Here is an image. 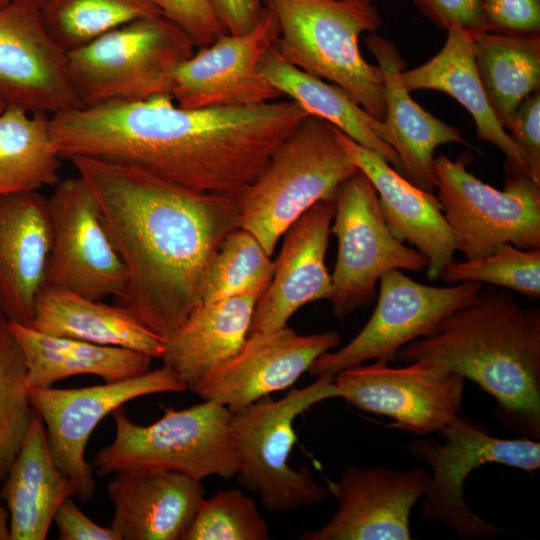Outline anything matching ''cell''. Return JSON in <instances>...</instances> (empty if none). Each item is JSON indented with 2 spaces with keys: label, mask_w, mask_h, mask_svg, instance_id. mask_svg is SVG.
Segmentation results:
<instances>
[{
  "label": "cell",
  "mask_w": 540,
  "mask_h": 540,
  "mask_svg": "<svg viewBox=\"0 0 540 540\" xmlns=\"http://www.w3.org/2000/svg\"><path fill=\"white\" fill-rule=\"evenodd\" d=\"M307 112L292 100L189 109L171 95L50 117L61 157L132 166L175 185L239 199Z\"/></svg>",
  "instance_id": "1"
},
{
  "label": "cell",
  "mask_w": 540,
  "mask_h": 540,
  "mask_svg": "<svg viewBox=\"0 0 540 540\" xmlns=\"http://www.w3.org/2000/svg\"><path fill=\"white\" fill-rule=\"evenodd\" d=\"M70 160L93 192L126 270V289L116 303L167 338L202 302L208 267L226 236L239 228V200L120 163Z\"/></svg>",
  "instance_id": "2"
},
{
  "label": "cell",
  "mask_w": 540,
  "mask_h": 540,
  "mask_svg": "<svg viewBox=\"0 0 540 540\" xmlns=\"http://www.w3.org/2000/svg\"><path fill=\"white\" fill-rule=\"evenodd\" d=\"M392 360L430 362L473 381L494 398L505 428L539 440L540 309L522 306L510 291L482 289Z\"/></svg>",
  "instance_id": "3"
},
{
  "label": "cell",
  "mask_w": 540,
  "mask_h": 540,
  "mask_svg": "<svg viewBox=\"0 0 540 540\" xmlns=\"http://www.w3.org/2000/svg\"><path fill=\"white\" fill-rule=\"evenodd\" d=\"M276 17V53L302 71L336 84L382 121L384 84L379 67L363 57L359 39L383 19L372 0H263Z\"/></svg>",
  "instance_id": "4"
},
{
  "label": "cell",
  "mask_w": 540,
  "mask_h": 540,
  "mask_svg": "<svg viewBox=\"0 0 540 540\" xmlns=\"http://www.w3.org/2000/svg\"><path fill=\"white\" fill-rule=\"evenodd\" d=\"M359 169L340 131L308 115L272 153L239 197V227L250 231L271 256L280 237L319 201H334L338 187Z\"/></svg>",
  "instance_id": "5"
},
{
  "label": "cell",
  "mask_w": 540,
  "mask_h": 540,
  "mask_svg": "<svg viewBox=\"0 0 540 540\" xmlns=\"http://www.w3.org/2000/svg\"><path fill=\"white\" fill-rule=\"evenodd\" d=\"M333 378L318 376L279 400L263 398L231 412L236 475L242 486L259 495L268 511L288 512L330 496L327 485L317 483L307 466L291 467L289 456L297 440L296 418L317 403L337 398Z\"/></svg>",
  "instance_id": "6"
},
{
  "label": "cell",
  "mask_w": 540,
  "mask_h": 540,
  "mask_svg": "<svg viewBox=\"0 0 540 540\" xmlns=\"http://www.w3.org/2000/svg\"><path fill=\"white\" fill-rule=\"evenodd\" d=\"M112 417L113 441L92 463L98 476L141 469L175 471L199 481L236 475L231 412L221 404L203 400L185 409L163 407L161 418L149 425L133 422L123 406Z\"/></svg>",
  "instance_id": "7"
},
{
  "label": "cell",
  "mask_w": 540,
  "mask_h": 540,
  "mask_svg": "<svg viewBox=\"0 0 540 540\" xmlns=\"http://www.w3.org/2000/svg\"><path fill=\"white\" fill-rule=\"evenodd\" d=\"M189 37L163 16L143 17L66 53L82 106L171 95L177 67L193 55Z\"/></svg>",
  "instance_id": "8"
},
{
  "label": "cell",
  "mask_w": 540,
  "mask_h": 540,
  "mask_svg": "<svg viewBox=\"0 0 540 540\" xmlns=\"http://www.w3.org/2000/svg\"><path fill=\"white\" fill-rule=\"evenodd\" d=\"M437 433L440 442L420 438L410 446L413 456L432 469L421 504V517L454 529L466 540L489 539L507 533L468 508L464 482L474 469L489 463L525 471L539 469V441L526 437H494L481 422L459 414Z\"/></svg>",
  "instance_id": "9"
},
{
  "label": "cell",
  "mask_w": 540,
  "mask_h": 540,
  "mask_svg": "<svg viewBox=\"0 0 540 540\" xmlns=\"http://www.w3.org/2000/svg\"><path fill=\"white\" fill-rule=\"evenodd\" d=\"M471 156L434 157L437 198L465 259L480 258L501 244L540 249V185L507 170L504 189L484 183L467 169Z\"/></svg>",
  "instance_id": "10"
},
{
  "label": "cell",
  "mask_w": 540,
  "mask_h": 540,
  "mask_svg": "<svg viewBox=\"0 0 540 540\" xmlns=\"http://www.w3.org/2000/svg\"><path fill=\"white\" fill-rule=\"evenodd\" d=\"M330 233L337 238L338 252L329 300L339 319L370 305L386 272L427 269L428 259L392 233L374 186L360 170L336 191Z\"/></svg>",
  "instance_id": "11"
},
{
  "label": "cell",
  "mask_w": 540,
  "mask_h": 540,
  "mask_svg": "<svg viewBox=\"0 0 540 540\" xmlns=\"http://www.w3.org/2000/svg\"><path fill=\"white\" fill-rule=\"evenodd\" d=\"M378 286L377 304L365 326L342 348L319 356L310 375L333 377L371 360L391 361L400 348L431 335L445 317L473 302L483 289L477 282L425 285L398 269L386 272Z\"/></svg>",
  "instance_id": "12"
},
{
  "label": "cell",
  "mask_w": 540,
  "mask_h": 540,
  "mask_svg": "<svg viewBox=\"0 0 540 540\" xmlns=\"http://www.w3.org/2000/svg\"><path fill=\"white\" fill-rule=\"evenodd\" d=\"M185 384L168 367L121 381L82 388L28 386L33 408L46 429L51 454L73 482L76 497L88 502L95 494L94 469L86 461L90 435L108 414L136 398L158 393H180Z\"/></svg>",
  "instance_id": "13"
},
{
  "label": "cell",
  "mask_w": 540,
  "mask_h": 540,
  "mask_svg": "<svg viewBox=\"0 0 540 540\" xmlns=\"http://www.w3.org/2000/svg\"><path fill=\"white\" fill-rule=\"evenodd\" d=\"M385 358L334 375L337 398L384 416L393 426L420 437L437 432L461 411L465 379L444 367L414 361L389 366Z\"/></svg>",
  "instance_id": "14"
},
{
  "label": "cell",
  "mask_w": 540,
  "mask_h": 540,
  "mask_svg": "<svg viewBox=\"0 0 540 540\" xmlns=\"http://www.w3.org/2000/svg\"><path fill=\"white\" fill-rule=\"evenodd\" d=\"M47 200L52 243L46 284L95 301L119 299L126 270L87 183L79 175L59 181Z\"/></svg>",
  "instance_id": "15"
},
{
  "label": "cell",
  "mask_w": 540,
  "mask_h": 540,
  "mask_svg": "<svg viewBox=\"0 0 540 540\" xmlns=\"http://www.w3.org/2000/svg\"><path fill=\"white\" fill-rule=\"evenodd\" d=\"M279 36L274 14L264 6L256 25L241 35L224 34L181 63L171 96L183 108L248 106L282 95L260 73L259 64Z\"/></svg>",
  "instance_id": "16"
},
{
  "label": "cell",
  "mask_w": 540,
  "mask_h": 540,
  "mask_svg": "<svg viewBox=\"0 0 540 540\" xmlns=\"http://www.w3.org/2000/svg\"><path fill=\"white\" fill-rule=\"evenodd\" d=\"M0 99L48 116L82 106L68 77L66 52L44 28L35 0L0 6Z\"/></svg>",
  "instance_id": "17"
},
{
  "label": "cell",
  "mask_w": 540,
  "mask_h": 540,
  "mask_svg": "<svg viewBox=\"0 0 540 540\" xmlns=\"http://www.w3.org/2000/svg\"><path fill=\"white\" fill-rule=\"evenodd\" d=\"M340 340L334 331L300 335L287 325L248 335L242 346L213 368L193 393L235 412L291 387Z\"/></svg>",
  "instance_id": "18"
},
{
  "label": "cell",
  "mask_w": 540,
  "mask_h": 540,
  "mask_svg": "<svg viewBox=\"0 0 540 540\" xmlns=\"http://www.w3.org/2000/svg\"><path fill=\"white\" fill-rule=\"evenodd\" d=\"M430 473L421 467L400 471L352 466L327 484L338 508L304 540H409L410 514L425 495Z\"/></svg>",
  "instance_id": "19"
},
{
  "label": "cell",
  "mask_w": 540,
  "mask_h": 540,
  "mask_svg": "<svg viewBox=\"0 0 540 540\" xmlns=\"http://www.w3.org/2000/svg\"><path fill=\"white\" fill-rule=\"evenodd\" d=\"M333 216L334 201H319L284 233L273 274L256 303L248 335L284 327L302 306L330 299L332 280L325 259Z\"/></svg>",
  "instance_id": "20"
},
{
  "label": "cell",
  "mask_w": 540,
  "mask_h": 540,
  "mask_svg": "<svg viewBox=\"0 0 540 540\" xmlns=\"http://www.w3.org/2000/svg\"><path fill=\"white\" fill-rule=\"evenodd\" d=\"M364 42L378 63L384 84L386 110L380 139L397 154L400 173L415 186L432 192L436 189L435 150L443 144L467 143L459 128L436 118L413 100L401 78L406 63L393 41L370 32Z\"/></svg>",
  "instance_id": "21"
},
{
  "label": "cell",
  "mask_w": 540,
  "mask_h": 540,
  "mask_svg": "<svg viewBox=\"0 0 540 540\" xmlns=\"http://www.w3.org/2000/svg\"><path fill=\"white\" fill-rule=\"evenodd\" d=\"M340 138L357 168L374 186L383 218L392 233L422 253L428 259V278L438 279L460 248L437 196L412 184L379 154L341 131Z\"/></svg>",
  "instance_id": "22"
},
{
  "label": "cell",
  "mask_w": 540,
  "mask_h": 540,
  "mask_svg": "<svg viewBox=\"0 0 540 540\" xmlns=\"http://www.w3.org/2000/svg\"><path fill=\"white\" fill-rule=\"evenodd\" d=\"M51 243L45 196L32 191L0 197V311L9 321L31 325Z\"/></svg>",
  "instance_id": "23"
},
{
  "label": "cell",
  "mask_w": 540,
  "mask_h": 540,
  "mask_svg": "<svg viewBox=\"0 0 540 540\" xmlns=\"http://www.w3.org/2000/svg\"><path fill=\"white\" fill-rule=\"evenodd\" d=\"M111 527L119 540H181L205 488L201 481L163 469L125 470L107 485Z\"/></svg>",
  "instance_id": "24"
},
{
  "label": "cell",
  "mask_w": 540,
  "mask_h": 540,
  "mask_svg": "<svg viewBox=\"0 0 540 540\" xmlns=\"http://www.w3.org/2000/svg\"><path fill=\"white\" fill-rule=\"evenodd\" d=\"M269 283V282H268ZM240 295L201 302L167 338L161 357L191 392L246 340L256 303L268 285Z\"/></svg>",
  "instance_id": "25"
},
{
  "label": "cell",
  "mask_w": 540,
  "mask_h": 540,
  "mask_svg": "<svg viewBox=\"0 0 540 540\" xmlns=\"http://www.w3.org/2000/svg\"><path fill=\"white\" fill-rule=\"evenodd\" d=\"M3 482L0 498L9 512L10 540H45L59 506L76 496L73 482L51 454L44 422L35 409Z\"/></svg>",
  "instance_id": "26"
},
{
  "label": "cell",
  "mask_w": 540,
  "mask_h": 540,
  "mask_svg": "<svg viewBox=\"0 0 540 540\" xmlns=\"http://www.w3.org/2000/svg\"><path fill=\"white\" fill-rule=\"evenodd\" d=\"M473 42L474 37L466 31L449 28L442 49L424 64L403 70L402 81L409 92L435 90L454 98L472 116L477 138L495 145L506 155V169L531 177L520 150L490 105L478 75Z\"/></svg>",
  "instance_id": "27"
},
{
  "label": "cell",
  "mask_w": 540,
  "mask_h": 540,
  "mask_svg": "<svg viewBox=\"0 0 540 540\" xmlns=\"http://www.w3.org/2000/svg\"><path fill=\"white\" fill-rule=\"evenodd\" d=\"M30 327L49 335L135 350L152 359H161L164 351V339L123 306L49 284L36 298Z\"/></svg>",
  "instance_id": "28"
},
{
  "label": "cell",
  "mask_w": 540,
  "mask_h": 540,
  "mask_svg": "<svg viewBox=\"0 0 540 540\" xmlns=\"http://www.w3.org/2000/svg\"><path fill=\"white\" fill-rule=\"evenodd\" d=\"M8 329L24 355L28 386L51 387L78 375L116 382L150 370L152 358L135 350L49 335L9 320Z\"/></svg>",
  "instance_id": "29"
},
{
  "label": "cell",
  "mask_w": 540,
  "mask_h": 540,
  "mask_svg": "<svg viewBox=\"0 0 540 540\" xmlns=\"http://www.w3.org/2000/svg\"><path fill=\"white\" fill-rule=\"evenodd\" d=\"M259 71L281 95L296 102L308 115L330 123L359 145L379 154L400 173L397 154L380 139L381 121L343 88L289 64L273 46L263 56Z\"/></svg>",
  "instance_id": "30"
},
{
  "label": "cell",
  "mask_w": 540,
  "mask_h": 540,
  "mask_svg": "<svg viewBox=\"0 0 540 540\" xmlns=\"http://www.w3.org/2000/svg\"><path fill=\"white\" fill-rule=\"evenodd\" d=\"M473 49L485 93L508 133L520 103L540 90V35L487 31L474 38Z\"/></svg>",
  "instance_id": "31"
},
{
  "label": "cell",
  "mask_w": 540,
  "mask_h": 540,
  "mask_svg": "<svg viewBox=\"0 0 540 540\" xmlns=\"http://www.w3.org/2000/svg\"><path fill=\"white\" fill-rule=\"evenodd\" d=\"M50 116L7 105L0 113V197L59 182Z\"/></svg>",
  "instance_id": "32"
},
{
  "label": "cell",
  "mask_w": 540,
  "mask_h": 540,
  "mask_svg": "<svg viewBox=\"0 0 540 540\" xmlns=\"http://www.w3.org/2000/svg\"><path fill=\"white\" fill-rule=\"evenodd\" d=\"M40 14L49 36L66 53L131 21L161 15L149 0H43Z\"/></svg>",
  "instance_id": "33"
},
{
  "label": "cell",
  "mask_w": 540,
  "mask_h": 540,
  "mask_svg": "<svg viewBox=\"0 0 540 540\" xmlns=\"http://www.w3.org/2000/svg\"><path fill=\"white\" fill-rule=\"evenodd\" d=\"M33 411L24 355L0 311V481L22 446Z\"/></svg>",
  "instance_id": "34"
},
{
  "label": "cell",
  "mask_w": 540,
  "mask_h": 540,
  "mask_svg": "<svg viewBox=\"0 0 540 540\" xmlns=\"http://www.w3.org/2000/svg\"><path fill=\"white\" fill-rule=\"evenodd\" d=\"M274 266L260 241L239 227L226 236L208 267L202 302L240 295L268 283Z\"/></svg>",
  "instance_id": "35"
},
{
  "label": "cell",
  "mask_w": 540,
  "mask_h": 540,
  "mask_svg": "<svg viewBox=\"0 0 540 540\" xmlns=\"http://www.w3.org/2000/svg\"><path fill=\"white\" fill-rule=\"evenodd\" d=\"M439 279L447 284L487 283L537 299L540 296V249L501 244L486 256L451 262L442 270Z\"/></svg>",
  "instance_id": "36"
},
{
  "label": "cell",
  "mask_w": 540,
  "mask_h": 540,
  "mask_svg": "<svg viewBox=\"0 0 540 540\" xmlns=\"http://www.w3.org/2000/svg\"><path fill=\"white\" fill-rule=\"evenodd\" d=\"M269 528L255 502L241 490L204 498L181 540H269Z\"/></svg>",
  "instance_id": "37"
},
{
  "label": "cell",
  "mask_w": 540,
  "mask_h": 540,
  "mask_svg": "<svg viewBox=\"0 0 540 540\" xmlns=\"http://www.w3.org/2000/svg\"><path fill=\"white\" fill-rule=\"evenodd\" d=\"M159 13L182 30L195 47L212 44L228 31L211 0H149Z\"/></svg>",
  "instance_id": "38"
},
{
  "label": "cell",
  "mask_w": 540,
  "mask_h": 540,
  "mask_svg": "<svg viewBox=\"0 0 540 540\" xmlns=\"http://www.w3.org/2000/svg\"><path fill=\"white\" fill-rule=\"evenodd\" d=\"M489 32L539 35L540 0H482Z\"/></svg>",
  "instance_id": "39"
},
{
  "label": "cell",
  "mask_w": 540,
  "mask_h": 540,
  "mask_svg": "<svg viewBox=\"0 0 540 540\" xmlns=\"http://www.w3.org/2000/svg\"><path fill=\"white\" fill-rule=\"evenodd\" d=\"M439 28H459L474 38L487 32L482 0H410Z\"/></svg>",
  "instance_id": "40"
},
{
  "label": "cell",
  "mask_w": 540,
  "mask_h": 540,
  "mask_svg": "<svg viewBox=\"0 0 540 540\" xmlns=\"http://www.w3.org/2000/svg\"><path fill=\"white\" fill-rule=\"evenodd\" d=\"M508 134L520 150L532 179L540 185V90L520 103Z\"/></svg>",
  "instance_id": "41"
},
{
  "label": "cell",
  "mask_w": 540,
  "mask_h": 540,
  "mask_svg": "<svg viewBox=\"0 0 540 540\" xmlns=\"http://www.w3.org/2000/svg\"><path fill=\"white\" fill-rule=\"evenodd\" d=\"M60 540H119L111 526L104 527L90 519L73 501L66 499L55 513Z\"/></svg>",
  "instance_id": "42"
},
{
  "label": "cell",
  "mask_w": 540,
  "mask_h": 540,
  "mask_svg": "<svg viewBox=\"0 0 540 540\" xmlns=\"http://www.w3.org/2000/svg\"><path fill=\"white\" fill-rule=\"evenodd\" d=\"M220 21L231 35L250 31L264 8L263 0H211Z\"/></svg>",
  "instance_id": "43"
},
{
  "label": "cell",
  "mask_w": 540,
  "mask_h": 540,
  "mask_svg": "<svg viewBox=\"0 0 540 540\" xmlns=\"http://www.w3.org/2000/svg\"><path fill=\"white\" fill-rule=\"evenodd\" d=\"M0 540H10L9 512L0 505Z\"/></svg>",
  "instance_id": "44"
},
{
  "label": "cell",
  "mask_w": 540,
  "mask_h": 540,
  "mask_svg": "<svg viewBox=\"0 0 540 540\" xmlns=\"http://www.w3.org/2000/svg\"><path fill=\"white\" fill-rule=\"evenodd\" d=\"M11 1H14V0H0V6H3V5H5V4H7V3L11 2ZM35 1H37V2H39L41 4V2L43 0H35Z\"/></svg>",
  "instance_id": "45"
},
{
  "label": "cell",
  "mask_w": 540,
  "mask_h": 540,
  "mask_svg": "<svg viewBox=\"0 0 540 540\" xmlns=\"http://www.w3.org/2000/svg\"><path fill=\"white\" fill-rule=\"evenodd\" d=\"M6 106L7 105L5 104V102L0 99V113L5 109Z\"/></svg>",
  "instance_id": "46"
}]
</instances>
